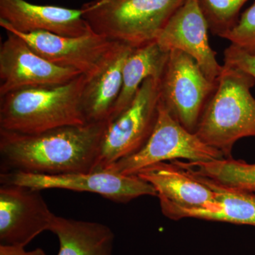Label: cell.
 <instances>
[{
	"instance_id": "17",
	"label": "cell",
	"mask_w": 255,
	"mask_h": 255,
	"mask_svg": "<svg viewBox=\"0 0 255 255\" xmlns=\"http://www.w3.org/2000/svg\"><path fill=\"white\" fill-rule=\"evenodd\" d=\"M58 238V255H113L114 234L102 223L55 216L50 231Z\"/></svg>"
},
{
	"instance_id": "19",
	"label": "cell",
	"mask_w": 255,
	"mask_h": 255,
	"mask_svg": "<svg viewBox=\"0 0 255 255\" xmlns=\"http://www.w3.org/2000/svg\"><path fill=\"white\" fill-rule=\"evenodd\" d=\"M186 170L200 174L228 188L255 192V163L233 157L206 162L172 161Z\"/></svg>"
},
{
	"instance_id": "7",
	"label": "cell",
	"mask_w": 255,
	"mask_h": 255,
	"mask_svg": "<svg viewBox=\"0 0 255 255\" xmlns=\"http://www.w3.org/2000/svg\"><path fill=\"white\" fill-rule=\"evenodd\" d=\"M217 82L211 81L190 55L170 50L160 79L161 102L181 125L196 132Z\"/></svg>"
},
{
	"instance_id": "16",
	"label": "cell",
	"mask_w": 255,
	"mask_h": 255,
	"mask_svg": "<svg viewBox=\"0 0 255 255\" xmlns=\"http://www.w3.org/2000/svg\"><path fill=\"white\" fill-rule=\"evenodd\" d=\"M184 170L214 191L219 206L211 210H190L161 204V210L166 217L175 221L184 218H194L206 221L249 225L255 227L254 192L226 187L200 174Z\"/></svg>"
},
{
	"instance_id": "20",
	"label": "cell",
	"mask_w": 255,
	"mask_h": 255,
	"mask_svg": "<svg viewBox=\"0 0 255 255\" xmlns=\"http://www.w3.org/2000/svg\"><path fill=\"white\" fill-rule=\"evenodd\" d=\"M248 0H197L209 31L222 37L237 23L240 11Z\"/></svg>"
},
{
	"instance_id": "23",
	"label": "cell",
	"mask_w": 255,
	"mask_h": 255,
	"mask_svg": "<svg viewBox=\"0 0 255 255\" xmlns=\"http://www.w3.org/2000/svg\"><path fill=\"white\" fill-rule=\"evenodd\" d=\"M0 255H46L43 250L36 248L33 251H27L24 247L0 245Z\"/></svg>"
},
{
	"instance_id": "6",
	"label": "cell",
	"mask_w": 255,
	"mask_h": 255,
	"mask_svg": "<svg viewBox=\"0 0 255 255\" xmlns=\"http://www.w3.org/2000/svg\"><path fill=\"white\" fill-rule=\"evenodd\" d=\"M159 102L160 79L147 78L127 110L109 122L96 170L107 168L145 145L155 127Z\"/></svg>"
},
{
	"instance_id": "10",
	"label": "cell",
	"mask_w": 255,
	"mask_h": 255,
	"mask_svg": "<svg viewBox=\"0 0 255 255\" xmlns=\"http://www.w3.org/2000/svg\"><path fill=\"white\" fill-rule=\"evenodd\" d=\"M41 191L16 184L0 187V245L26 247L38 235L50 231L55 216Z\"/></svg>"
},
{
	"instance_id": "14",
	"label": "cell",
	"mask_w": 255,
	"mask_h": 255,
	"mask_svg": "<svg viewBox=\"0 0 255 255\" xmlns=\"http://www.w3.org/2000/svg\"><path fill=\"white\" fill-rule=\"evenodd\" d=\"M150 184L159 204L190 210H211L219 206L214 191L172 162H159L136 174Z\"/></svg>"
},
{
	"instance_id": "4",
	"label": "cell",
	"mask_w": 255,
	"mask_h": 255,
	"mask_svg": "<svg viewBox=\"0 0 255 255\" xmlns=\"http://www.w3.org/2000/svg\"><path fill=\"white\" fill-rule=\"evenodd\" d=\"M187 0H93L82 6L92 31L132 48L157 39Z\"/></svg>"
},
{
	"instance_id": "2",
	"label": "cell",
	"mask_w": 255,
	"mask_h": 255,
	"mask_svg": "<svg viewBox=\"0 0 255 255\" xmlns=\"http://www.w3.org/2000/svg\"><path fill=\"white\" fill-rule=\"evenodd\" d=\"M87 76L55 86L28 87L0 97V130L33 134L87 124L82 105Z\"/></svg>"
},
{
	"instance_id": "13",
	"label": "cell",
	"mask_w": 255,
	"mask_h": 255,
	"mask_svg": "<svg viewBox=\"0 0 255 255\" xmlns=\"http://www.w3.org/2000/svg\"><path fill=\"white\" fill-rule=\"evenodd\" d=\"M83 9L32 4L26 0H0V26L6 31L27 33L47 31L78 37L93 31Z\"/></svg>"
},
{
	"instance_id": "3",
	"label": "cell",
	"mask_w": 255,
	"mask_h": 255,
	"mask_svg": "<svg viewBox=\"0 0 255 255\" xmlns=\"http://www.w3.org/2000/svg\"><path fill=\"white\" fill-rule=\"evenodd\" d=\"M255 78L241 69L223 65L217 87L203 112L195 133L208 145L232 157L240 139L255 137Z\"/></svg>"
},
{
	"instance_id": "22",
	"label": "cell",
	"mask_w": 255,
	"mask_h": 255,
	"mask_svg": "<svg viewBox=\"0 0 255 255\" xmlns=\"http://www.w3.org/2000/svg\"><path fill=\"white\" fill-rule=\"evenodd\" d=\"M224 64L241 69L255 78V50L251 51L231 44L225 50Z\"/></svg>"
},
{
	"instance_id": "21",
	"label": "cell",
	"mask_w": 255,
	"mask_h": 255,
	"mask_svg": "<svg viewBox=\"0 0 255 255\" xmlns=\"http://www.w3.org/2000/svg\"><path fill=\"white\" fill-rule=\"evenodd\" d=\"M221 38L243 49L255 50V2L242 14L237 23Z\"/></svg>"
},
{
	"instance_id": "15",
	"label": "cell",
	"mask_w": 255,
	"mask_h": 255,
	"mask_svg": "<svg viewBox=\"0 0 255 255\" xmlns=\"http://www.w3.org/2000/svg\"><path fill=\"white\" fill-rule=\"evenodd\" d=\"M134 48L114 42L100 66L87 77L82 105L87 123L109 122L122 87L123 69Z\"/></svg>"
},
{
	"instance_id": "9",
	"label": "cell",
	"mask_w": 255,
	"mask_h": 255,
	"mask_svg": "<svg viewBox=\"0 0 255 255\" xmlns=\"http://www.w3.org/2000/svg\"><path fill=\"white\" fill-rule=\"evenodd\" d=\"M82 75L38 55L21 37L6 31L0 46V97L28 87L68 83Z\"/></svg>"
},
{
	"instance_id": "12",
	"label": "cell",
	"mask_w": 255,
	"mask_h": 255,
	"mask_svg": "<svg viewBox=\"0 0 255 255\" xmlns=\"http://www.w3.org/2000/svg\"><path fill=\"white\" fill-rule=\"evenodd\" d=\"M24 40L38 55L62 68L73 69L87 77L97 71L114 41L92 31L78 37L47 31L23 33L8 30Z\"/></svg>"
},
{
	"instance_id": "5",
	"label": "cell",
	"mask_w": 255,
	"mask_h": 255,
	"mask_svg": "<svg viewBox=\"0 0 255 255\" xmlns=\"http://www.w3.org/2000/svg\"><path fill=\"white\" fill-rule=\"evenodd\" d=\"M223 158L225 156L221 151L208 145L195 132L181 125L160 101L155 127L145 145L105 169L133 175L148 166L166 161L186 159L188 162H206Z\"/></svg>"
},
{
	"instance_id": "18",
	"label": "cell",
	"mask_w": 255,
	"mask_h": 255,
	"mask_svg": "<svg viewBox=\"0 0 255 255\" xmlns=\"http://www.w3.org/2000/svg\"><path fill=\"white\" fill-rule=\"evenodd\" d=\"M169 54L156 41L134 48L124 64L122 90L109 122L127 110L145 80L162 78Z\"/></svg>"
},
{
	"instance_id": "1",
	"label": "cell",
	"mask_w": 255,
	"mask_h": 255,
	"mask_svg": "<svg viewBox=\"0 0 255 255\" xmlns=\"http://www.w3.org/2000/svg\"><path fill=\"white\" fill-rule=\"evenodd\" d=\"M109 122L25 134L0 130L1 172L63 174L96 170Z\"/></svg>"
},
{
	"instance_id": "11",
	"label": "cell",
	"mask_w": 255,
	"mask_h": 255,
	"mask_svg": "<svg viewBox=\"0 0 255 255\" xmlns=\"http://www.w3.org/2000/svg\"><path fill=\"white\" fill-rule=\"evenodd\" d=\"M209 27L197 0H187L174 13L157 36L162 49L179 50L190 55L211 81L217 82L223 65L210 46Z\"/></svg>"
},
{
	"instance_id": "8",
	"label": "cell",
	"mask_w": 255,
	"mask_h": 255,
	"mask_svg": "<svg viewBox=\"0 0 255 255\" xmlns=\"http://www.w3.org/2000/svg\"><path fill=\"white\" fill-rule=\"evenodd\" d=\"M0 182L38 191L59 189L93 193L122 204L140 196H157L154 187L136 174L124 175L107 169L55 175L24 172H1Z\"/></svg>"
}]
</instances>
